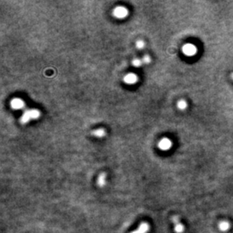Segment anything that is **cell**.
Segmentation results:
<instances>
[{"label":"cell","instance_id":"cell-1","mask_svg":"<svg viewBox=\"0 0 233 233\" xmlns=\"http://www.w3.org/2000/svg\"><path fill=\"white\" fill-rule=\"evenodd\" d=\"M182 52L184 53V55H186L187 56H193L196 53H197V48L193 44L188 43L185 44L182 48Z\"/></svg>","mask_w":233,"mask_h":233},{"label":"cell","instance_id":"cell-3","mask_svg":"<svg viewBox=\"0 0 233 233\" xmlns=\"http://www.w3.org/2000/svg\"><path fill=\"white\" fill-rule=\"evenodd\" d=\"M171 146H172V142L168 138H162L158 143V147L161 150H168L171 148Z\"/></svg>","mask_w":233,"mask_h":233},{"label":"cell","instance_id":"cell-4","mask_svg":"<svg viewBox=\"0 0 233 233\" xmlns=\"http://www.w3.org/2000/svg\"><path fill=\"white\" fill-rule=\"evenodd\" d=\"M138 80L137 76L135 74H128L124 78V81L128 85H133L135 84Z\"/></svg>","mask_w":233,"mask_h":233},{"label":"cell","instance_id":"cell-15","mask_svg":"<svg viewBox=\"0 0 233 233\" xmlns=\"http://www.w3.org/2000/svg\"><path fill=\"white\" fill-rule=\"evenodd\" d=\"M142 61V63H146V64H148V63L150 62V57L148 56V55H145V56H143Z\"/></svg>","mask_w":233,"mask_h":233},{"label":"cell","instance_id":"cell-2","mask_svg":"<svg viewBox=\"0 0 233 233\" xmlns=\"http://www.w3.org/2000/svg\"><path fill=\"white\" fill-rule=\"evenodd\" d=\"M113 16L117 18H125L128 16V10L123 7V6H118L116 7L113 10Z\"/></svg>","mask_w":233,"mask_h":233},{"label":"cell","instance_id":"cell-10","mask_svg":"<svg viewBox=\"0 0 233 233\" xmlns=\"http://www.w3.org/2000/svg\"><path fill=\"white\" fill-rule=\"evenodd\" d=\"M30 119H31V118H30V116H29L28 110H27V111H25V112H23V116H22V118H21V119H20V122H21L23 125H24V124L28 123Z\"/></svg>","mask_w":233,"mask_h":233},{"label":"cell","instance_id":"cell-6","mask_svg":"<svg viewBox=\"0 0 233 233\" xmlns=\"http://www.w3.org/2000/svg\"><path fill=\"white\" fill-rule=\"evenodd\" d=\"M149 230V225L148 223H142L137 230L131 233H147Z\"/></svg>","mask_w":233,"mask_h":233},{"label":"cell","instance_id":"cell-7","mask_svg":"<svg viewBox=\"0 0 233 233\" xmlns=\"http://www.w3.org/2000/svg\"><path fill=\"white\" fill-rule=\"evenodd\" d=\"M173 221L175 223V231H176L177 233H181L183 231H184V227L179 222L178 220V218L176 216L173 218Z\"/></svg>","mask_w":233,"mask_h":233},{"label":"cell","instance_id":"cell-11","mask_svg":"<svg viewBox=\"0 0 233 233\" xmlns=\"http://www.w3.org/2000/svg\"><path fill=\"white\" fill-rule=\"evenodd\" d=\"M92 135L97 137H103L104 136H105V131L104 129H98L92 131Z\"/></svg>","mask_w":233,"mask_h":233},{"label":"cell","instance_id":"cell-9","mask_svg":"<svg viewBox=\"0 0 233 233\" xmlns=\"http://www.w3.org/2000/svg\"><path fill=\"white\" fill-rule=\"evenodd\" d=\"M28 112H29V116H30L31 119H37L41 115L40 112L38 110H35V109L28 110Z\"/></svg>","mask_w":233,"mask_h":233},{"label":"cell","instance_id":"cell-14","mask_svg":"<svg viewBox=\"0 0 233 233\" xmlns=\"http://www.w3.org/2000/svg\"><path fill=\"white\" fill-rule=\"evenodd\" d=\"M136 45H137V48L138 49H142L145 44H144V42H143L142 41L139 40L137 42V44H136Z\"/></svg>","mask_w":233,"mask_h":233},{"label":"cell","instance_id":"cell-5","mask_svg":"<svg viewBox=\"0 0 233 233\" xmlns=\"http://www.w3.org/2000/svg\"><path fill=\"white\" fill-rule=\"evenodd\" d=\"M11 105H12V107L13 109L19 110V109L23 108L24 102L22 99H20V98H14V99H12V102H11Z\"/></svg>","mask_w":233,"mask_h":233},{"label":"cell","instance_id":"cell-8","mask_svg":"<svg viewBox=\"0 0 233 233\" xmlns=\"http://www.w3.org/2000/svg\"><path fill=\"white\" fill-rule=\"evenodd\" d=\"M105 178H106V175L105 173H102V174L99 175V176L98 178V187L103 188L105 185V182H106Z\"/></svg>","mask_w":233,"mask_h":233},{"label":"cell","instance_id":"cell-12","mask_svg":"<svg viewBox=\"0 0 233 233\" xmlns=\"http://www.w3.org/2000/svg\"><path fill=\"white\" fill-rule=\"evenodd\" d=\"M177 106H178V108L180 109V110H185V109L188 107V103L186 102L185 100L181 99V100L178 101Z\"/></svg>","mask_w":233,"mask_h":233},{"label":"cell","instance_id":"cell-13","mask_svg":"<svg viewBox=\"0 0 233 233\" xmlns=\"http://www.w3.org/2000/svg\"><path fill=\"white\" fill-rule=\"evenodd\" d=\"M142 60H140V59H134L133 61H132V65L133 66H135V67H140L141 65H142Z\"/></svg>","mask_w":233,"mask_h":233},{"label":"cell","instance_id":"cell-16","mask_svg":"<svg viewBox=\"0 0 233 233\" xmlns=\"http://www.w3.org/2000/svg\"><path fill=\"white\" fill-rule=\"evenodd\" d=\"M231 78H232V80H233V74H232V75H231Z\"/></svg>","mask_w":233,"mask_h":233}]
</instances>
